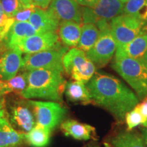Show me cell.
I'll use <instances>...</instances> for the list:
<instances>
[{"mask_svg":"<svg viewBox=\"0 0 147 147\" xmlns=\"http://www.w3.org/2000/svg\"><path fill=\"white\" fill-rule=\"evenodd\" d=\"M114 147H146L141 134L127 129L119 130L110 138Z\"/></svg>","mask_w":147,"mask_h":147,"instance_id":"44dd1931","label":"cell"},{"mask_svg":"<svg viewBox=\"0 0 147 147\" xmlns=\"http://www.w3.org/2000/svg\"><path fill=\"white\" fill-rule=\"evenodd\" d=\"M5 116L18 131L27 134L36 125V118L27 100L24 98L5 99Z\"/></svg>","mask_w":147,"mask_h":147,"instance_id":"8992f818","label":"cell"},{"mask_svg":"<svg viewBox=\"0 0 147 147\" xmlns=\"http://www.w3.org/2000/svg\"><path fill=\"white\" fill-rule=\"evenodd\" d=\"M29 23L34 27L38 33L57 32L60 22L48 9H42L35 7L34 11Z\"/></svg>","mask_w":147,"mask_h":147,"instance_id":"9a60e30c","label":"cell"},{"mask_svg":"<svg viewBox=\"0 0 147 147\" xmlns=\"http://www.w3.org/2000/svg\"><path fill=\"white\" fill-rule=\"evenodd\" d=\"M63 45L57 32L38 33L25 38L18 49L25 54H33L42 51L59 49Z\"/></svg>","mask_w":147,"mask_h":147,"instance_id":"8fae6325","label":"cell"},{"mask_svg":"<svg viewBox=\"0 0 147 147\" xmlns=\"http://www.w3.org/2000/svg\"><path fill=\"white\" fill-rule=\"evenodd\" d=\"M23 53L18 48L10 49L0 56V79L8 81L21 70Z\"/></svg>","mask_w":147,"mask_h":147,"instance_id":"4fadbf2b","label":"cell"},{"mask_svg":"<svg viewBox=\"0 0 147 147\" xmlns=\"http://www.w3.org/2000/svg\"><path fill=\"white\" fill-rule=\"evenodd\" d=\"M52 0H31L32 5L34 7L42 9H47Z\"/></svg>","mask_w":147,"mask_h":147,"instance_id":"f546056e","label":"cell"},{"mask_svg":"<svg viewBox=\"0 0 147 147\" xmlns=\"http://www.w3.org/2000/svg\"><path fill=\"white\" fill-rule=\"evenodd\" d=\"M112 67L127 82L141 100L147 97V68L139 59L115 57Z\"/></svg>","mask_w":147,"mask_h":147,"instance_id":"3957f363","label":"cell"},{"mask_svg":"<svg viewBox=\"0 0 147 147\" xmlns=\"http://www.w3.org/2000/svg\"><path fill=\"white\" fill-rule=\"evenodd\" d=\"M147 0H128L124 3L123 14L138 16L143 20Z\"/></svg>","mask_w":147,"mask_h":147,"instance_id":"d4e9b609","label":"cell"},{"mask_svg":"<svg viewBox=\"0 0 147 147\" xmlns=\"http://www.w3.org/2000/svg\"><path fill=\"white\" fill-rule=\"evenodd\" d=\"M63 73L53 69L28 71V84L20 97L25 100L42 99L62 102L66 84Z\"/></svg>","mask_w":147,"mask_h":147,"instance_id":"7a4b0ae2","label":"cell"},{"mask_svg":"<svg viewBox=\"0 0 147 147\" xmlns=\"http://www.w3.org/2000/svg\"><path fill=\"white\" fill-rule=\"evenodd\" d=\"M64 93L67 100L74 104L87 105L93 103L86 84L81 82L73 80L66 82Z\"/></svg>","mask_w":147,"mask_h":147,"instance_id":"ffe728a7","label":"cell"},{"mask_svg":"<svg viewBox=\"0 0 147 147\" xmlns=\"http://www.w3.org/2000/svg\"><path fill=\"white\" fill-rule=\"evenodd\" d=\"M141 135L147 147V128L142 127L141 129Z\"/></svg>","mask_w":147,"mask_h":147,"instance_id":"e575fe53","label":"cell"},{"mask_svg":"<svg viewBox=\"0 0 147 147\" xmlns=\"http://www.w3.org/2000/svg\"><path fill=\"white\" fill-rule=\"evenodd\" d=\"M81 24L74 21L61 22L58 35L62 45L67 48L77 47L81 34Z\"/></svg>","mask_w":147,"mask_h":147,"instance_id":"d6986e66","label":"cell"},{"mask_svg":"<svg viewBox=\"0 0 147 147\" xmlns=\"http://www.w3.org/2000/svg\"><path fill=\"white\" fill-rule=\"evenodd\" d=\"M110 29L119 47L129 43L147 29V22L138 16L122 14L112 20Z\"/></svg>","mask_w":147,"mask_h":147,"instance_id":"ba28073f","label":"cell"},{"mask_svg":"<svg viewBox=\"0 0 147 147\" xmlns=\"http://www.w3.org/2000/svg\"><path fill=\"white\" fill-rule=\"evenodd\" d=\"M27 144L25 134L15 129L5 115L0 117V147H24Z\"/></svg>","mask_w":147,"mask_h":147,"instance_id":"2e32d148","label":"cell"},{"mask_svg":"<svg viewBox=\"0 0 147 147\" xmlns=\"http://www.w3.org/2000/svg\"><path fill=\"white\" fill-rule=\"evenodd\" d=\"M28 84V71H20L15 76L8 81H3L1 91L6 95L13 93L21 96V93L26 89Z\"/></svg>","mask_w":147,"mask_h":147,"instance_id":"cb8c5ba5","label":"cell"},{"mask_svg":"<svg viewBox=\"0 0 147 147\" xmlns=\"http://www.w3.org/2000/svg\"><path fill=\"white\" fill-rule=\"evenodd\" d=\"M86 86L93 104L108 111L118 123H123L127 113L140 103L133 90L110 74L95 71Z\"/></svg>","mask_w":147,"mask_h":147,"instance_id":"6da1fadb","label":"cell"},{"mask_svg":"<svg viewBox=\"0 0 147 147\" xmlns=\"http://www.w3.org/2000/svg\"><path fill=\"white\" fill-rule=\"evenodd\" d=\"M3 83V81H2V80H1V79H0V88L1 87V86H2Z\"/></svg>","mask_w":147,"mask_h":147,"instance_id":"b9f144b4","label":"cell"},{"mask_svg":"<svg viewBox=\"0 0 147 147\" xmlns=\"http://www.w3.org/2000/svg\"><path fill=\"white\" fill-rule=\"evenodd\" d=\"M120 1H121V2H123V3H125V2H127V1L128 0H120Z\"/></svg>","mask_w":147,"mask_h":147,"instance_id":"7bdbcfd3","label":"cell"},{"mask_svg":"<svg viewBox=\"0 0 147 147\" xmlns=\"http://www.w3.org/2000/svg\"><path fill=\"white\" fill-rule=\"evenodd\" d=\"M64 135L77 140H89L97 138L96 130L91 125L80 123L74 119L64 120L60 125Z\"/></svg>","mask_w":147,"mask_h":147,"instance_id":"5bb4252c","label":"cell"},{"mask_svg":"<svg viewBox=\"0 0 147 147\" xmlns=\"http://www.w3.org/2000/svg\"><path fill=\"white\" fill-rule=\"evenodd\" d=\"M59 21H74L82 24V6L75 0H52L48 8Z\"/></svg>","mask_w":147,"mask_h":147,"instance_id":"7c38bea8","label":"cell"},{"mask_svg":"<svg viewBox=\"0 0 147 147\" xmlns=\"http://www.w3.org/2000/svg\"><path fill=\"white\" fill-rule=\"evenodd\" d=\"M142 126H143V127L147 128V119L144 121V123H142Z\"/></svg>","mask_w":147,"mask_h":147,"instance_id":"ab89813d","label":"cell"},{"mask_svg":"<svg viewBox=\"0 0 147 147\" xmlns=\"http://www.w3.org/2000/svg\"><path fill=\"white\" fill-rule=\"evenodd\" d=\"M98 39L93 47L86 53L87 57L95 64L96 68H102L115 56L117 43L110 27L101 29Z\"/></svg>","mask_w":147,"mask_h":147,"instance_id":"30bf717a","label":"cell"},{"mask_svg":"<svg viewBox=\"0 0 147 147\" xmlns=\"http://www.w3.org/2000/svg\"><path fill=\"white\" fill-rule=\"evenodd\" d=\"M147 51V29L126 45L117 47L115 57L140 59Z\"/></svg>","mask_w":147,"mask_h":147,"instance_id":"e0dca14e","label":"cell"},{"mask_svg":"<svg viewBox=\"0 0 147 147\" xmlns=\"http://www.w3.org/2000/svg\"><path fill=\"white\" fill-rule=\"evenodd\" d=\"M67 51L68 48L63 46L59 49L25 54L23 57L20 71H29L38 69H53L64 72L63 58Z\"/></svg>","mask_w":147,"mask_h":147,"instance_id":"9c48e42d","label":"cell"},{"mask_svg":"<svg viewBox=\"0 0 147 147\" xmlns=\"http://www.w3.org/2000/svg\"><path fill=\"white\" fill-rule=\"evenodd\" d=\"M0 3L5 14L12 18L16 12L24 7L19 0H0Z\"/></svg>","mask_w":147,"mask_h":147,"instance_id":"4316f807","label":"cell"},{"mask_svg":"<svg viewBox=\"0 0 147 147\" xmlns=\"http://www.w3.org/2000/svg\"><path fill=\"white\" fill-rule=\"evenodd\" d=\"M144 121V118L142 114L140 112L138 105L133 108L129 112H128L125 115V123L127 128L126 129L129 131H132L134 129L138 126L142 125Z\"/></svg>","mask_w":147,"mask_h":147,"instance_id":"484cf974","label":"cell"},{"mask_svg":"<svg viewBox=\"0 0 147 147\" xmlns=\"http://www.w3.org/2000/svg\"><path fill=\"white\" fill-rule=\"evenodd\" d=\"M9 48L7 45L6 42L4 39V38L2 40H0V56L3 54L5 51L8 50Z\"/></svg>","mask_w":147,"mask_h":147,"instance_id":"836d02e7","label":"cell"},{"mask_svg":"<svg viewBox=\"0 0 147 147\" xmlns=\"http://www.w3.org/2000/svg\"><path fill=\"white\" fill-rule=\"evenodd\" d=\"M143 20L147 22V5H146V10H145L144 16H143Z\"/></svg>","mask_w":147,"mask_h":147,"instance_id":"74e56055","label":"cell"},{"mask_svg":"<svg viewBox=\"0 0 147 147\" xmlns=\"http://www.w3.org/2000/svg\"><path fill=\"white\" fill-rule=\"evenodd\" d=\"M5 95L0 90V117L5 115Z\"/></svg>","mask_w":147,"mask_h":147,"instance_id":"d6a6232c","label":"cell"},{"mask_svg":"<svg viewBox=\"0 0 147 147\" xmlns=\"http://www.w3.org/2000/svg\"><path fill=\"white\" fill-rule=\"evenodd\" d=\"M123 7L120 0H99L92 7L82 6V23L94 24L100 30L110 27L112 20L123 14Z\"/></svg>","mask_w":147,"mask_h":147,"instance_id":"277c9868","label":"cell"},{"mask_svg":"<svg viewBox=\"0 0 147 147\" xmlns=\"http://www.w3.org/2000/svg\"><path fill=\"white\" fill-rule=\"evenodd\" d=\"M38 34L29 22H14L4 37L7 45L10 49L18 48L25 38Z\"/></svg>","mask_w":147,"mask_h":147,"instance_id":"ac0fdd59","label":"cell"},{"mask_svg":"<svg viewBox=\"0 0 147 147\" xmlns=\"http://www.w3.org/2000/svg\"><path fill=\"white\" fill-rule=\"evenodd\" d=\"M64 71L73 80L87 84L96 71L95 64L87 57L86 53L78 48L69 49L63 58Z\"/></svg>","mask_w":147,"mask_h":147,"instance_id":"5b68a950","label":"cell"},{"mask_svg":"<svg viewBox=\"0 0 147 147\" xmlns=\"http://www.w3.org/2000/svg\"><path fill=\"white\" fill-rule=\"evenodd\" d=\"M104 147H114L113 145L110 144V143L107 142H104Z\"/></svg>","mask_w":147,"mask_h":147,"instance_id":"f35d334b","label":"cell"},{"mask_svg":"<svg viewBox=\"0 0 147 147\" xmlns=\"http://www.w3.org/2000/svg\"><path fill=\"white\" fill-rule=\"evenodd\" d=\"M138 107L140 112L142 115L145 121L147 119V97L141 100V102L138 104Z\"/></svg>","mask_w":147,"mask_h":147,"instance_id":"4dcf8cb0","label":"cell"},{"mask_svg":"<svg viewBox=\"0 0 147 147\" xmlns=\"http://www.w3.org/2000/svg\"><path fill=\"white\" fill-rule=\"evenodd\" d=\"M19 1L22 3V5L25 8H31V7L34 6L32 5L31 0H19Z\"/></svg>","mask_w":147,"mask_h":147,"instance_id":"d590c367","label":"cell"},{"mask_svg":"<svg viewBox=\"0 0 147 147\" xmlns=\"http://www.w3.org/2000/svg\"><path fill=\"white\" fill-rule=\"evenodd\" d=\"M75 1L82 7H92L96 4L99 0H75Z\"/></svg>","mask_w":147,"mask_h":147,"instance_id":"1f68e13d","label":"cell"},{"mask_svg":"<svg viewBox=\"0 0 147 147\" xmlns=\"http://www.w3.org/2000/svg\"><path fill=\"white\" fill-rule=\"evenodd\" d=\"M85 147H99V146L94 144H88L87 146H86Z\"/></svg>","mask_w":147,"mask_h":147,"instance_id":"60d3db41","label":"cell"},{"mask_svg":"<svg viewBox=\"0 0 147 147\" xmlns=\"http://www.w3.org/2000/svg\"><path fill=\"white\" fill-rule=\"evenodd\" d=\"M100 34V29L94 24H83L82 25L81 34L77 48L87 53L94 46Z\"/></svg>","mask_w":147,"mask_h":147,"instance_id":"7402d4cb","label":"cell"},{"mask_svg":"<svg viewBox=\"0 0 147 147\" xmlns=\"http://www.w3.org/2000/svg\"><path fill=\"white\" fill-rule=\"evenodd\" d=\"M140 60L142 62V63L144 64L145 67L147 68V51H146V53H144V55L142 57V58H141Z\"/></svg>","mask_w":147,"mask_h":147,"instance_id":"8d00e7d4","label":"cell"},{"mask_svg":"<svg viewBox=\"0 0 147 147\" xmlns=\"http://www.w3.org/2000/svg\"><path fill=\"white\" fill-rule=\"evenodd\" d=\"M51 133L49 129L36 124L32 130L25 134L27 145L32 147H47L50 143Z\"/></svg>","mask_w":147,"mask_h":147,"instance_id":"603a6c76","label":"cell"},{"mask_svg":"<svg viewBox=\"0 0 147 147\" xmlns=\"http://www.w3.org/2000/svg\"><path fill=\"white\" fill-rule=\"evenodd\" d=\"M14 18H9L3 12L0 3V40H2L14 23Z\"/></svg>","mask_w":147,"mask_h":147,"instance_id":"83f0119b","label":"cell"},{"mask_svg":"<svg viewBox=\"0 0 147 147\" xmlns=\"http://www.w3.org/2000/svg\"><path fill=\"white\" fill-rule=\"evenodd\" d=\"M27 101L34 113L36 124L53 131L65 120L67 110L61 103L53 101Z\"/></svg>","mask_w":147,"mask_h":147,"instance_id":"52a82bcc","label":"cell"},{"mask_svg":"<svg viewBox=\"0 0 147 147\" xmlns=\"http://www.w3.org/2000/svg\"><path fill=\"white\" fill-rule=\"evenodd\" d=\"M34 6L31 8L23 7L21 10H18L14 16V20L15 22H28L33 12L34 11Z\"/></svg>","mask_w":147,"mask_h":147,"instance_id":"f1b7e54d","label":"cell"}]
</instances>
